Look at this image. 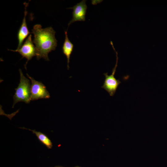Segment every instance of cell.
Masks as SVG:
<instances>
[{
    "instance_id": "cell-1",
    "label": "cell",
    "mask_w": 167,
    "mask_h": 167,
    "mask_svg": "<svg viewBox=\"0 0 167 167\" xmlns=\"http://www.w3.org/2000/svg\"><path fill=\"white\" fill-rule=\"evenodd\" d=\"M32 31L34 35L33 42L36 49L37 59L43 58L49 61V53L54 50L57 45L55 31L51 27L42 28L39 24L34 25Z\"/></svg>"
},
{
    "instance_id": "cell-2",
    "label": "cell",
    "mask_w": 167,
    "mask_h": 167,
    "mask_svg": "<svg viewBox=\"0 0 167 167\" xmlns=\"http://www.w3.org/2000/svg\"><path fill=\"white\" fill-rule=\"evenodd\" d=\"M19 71L20 75V82L18 87L15 89V91L13 96L12 108L18 102L22 101L28 104L31 101L30 80L24 75L20 69Z\"/></svg>"
},
{
    "instance_id": "cell-3",
    "label": "cell",
    "mask_w": 167,
    "mask_h": 167,
    "mask_svg": "<svg viewBox=\"0 0 167 167\" xmlns=\"http://www.w3.org/2000/svg\"><path fill=\"white\" fill-rule=\"evenodd\" d=\"M112 47L116 54L117 58L116 64L113 69L111 75H108L107 73L104 74L105 77V79L104 84L101 87L102 88L105 90L111 96H114L119 85L121 83L119 79H117L114 77L117 66L118 58L117 52L115 51L113 46H112Z\"/></svg>"
},
{
    "instance_id": "cell-4",
    "label": "cell",
    "mask_w": 167,
    "mask_h": 167,
    "mask_svg": "<svg viewBox=\"0 0 167 167\" xmlns=\"http://www.w3.org/2000/svg\"><path fill=\"white\" fill-rule=\"evenodd\" d=\"M26 75L30 79L31 85V101H35L41 99H49L50 94L45 86L41 82L36 80L28 74Z\"/></svg>"
},
{
    "instance_id": "cell-5",
    "label": "cell",
    "mask_w": 167,
    "mask_h": 167,
    "mask_svg": "<svg viewBox=\"0 0 167 167\" xmlns=\"http://www.w3.org/2000/svg\"><path fill=\"white\" fill-rule=\"evenodd\" d=\"M32 37V35L30 34L19 49L15 50L8 49V50L19 53L22 56V58H24L27 59V61L24 65L25 69H26V65L28 62L31 60L33 57L36 56V49L33 44Z\"/></svg>"
},
{
    "instance_id": "cell-6",
    "label": "cell",
    "mask_w": 167,
    "mask_h": 167,
    "mask_svg": "<svg viewBox=\"0 0 167 167\" xmlns=\"http://www.w3.org/2000/svg\"><path fill=\"white\" fill-rule=\"evenodd\" d=\"M86 0H83L69 9L73 10L72 18L68 24L69 27L72 23L77 21H85L87 6Z\"/></svg>"
},
{
    "instance_id": "cell-7",
    "label": "cell",
    "mask_w": 167,
    "mask_h": 167,
    "mask_svg": "<svg viewBox=\"0 0 167 167\" xmlns=\"http://www.w3.org/2000/svg\"><path fill=\"white\" fill-rule=\"evenodd\" d=\"M25 6L24 16L21 25L17 33V38L18 44L16 49H19L23 45V42L28 35L31 33L29 32L26 23V17L27 14V8L28 3L26 2L24 3Z\"/></svg>"
},
{
    "instance_id": "cell-8",
    "label": "cell",
    "mask_w": 167,
    "mask_h": 167,
    "mask_svg": "<svg viewBox=\"0 0 167 167\" xmlns=\"http://www.w3.org/2000/svg\"><path fill=\"white\" fill-rule=\"evenodd\" d=\"M65 39L62 47V50L63 54L67 58V68L69 69L70 56L73 50L74 45L69 40L66 31H65Z\"/></svg>"
},
{
    "instance_id": "cell-9",
    "label": "cell",
    "mask_w": 167,
    "mask_h": 167,
    "mask_svg": "<svg viewBox=\"0 0 167 167\" xmlns=\"http://www.w3.org/2000/svg\"><path fill=\"white\" fill-rule=\"evenodd\" d=\"M20 128L32 131L33 133L36 135L39 140L48 149H51L52 148L53 144L51 141L45 134L41 132L36 131L35 130H31L24 127H20Z\"/></svg>"
},
{
    "instance_id": "cell-10",
    "label": "cell",
    "mask_w": 167,
    "mask_h": 167,
    "mask_svg": "<svg viewBox=\"0 0 167 167\" xmlns=\"http://www.w3.org/2000/svg\"><path fill=\"white\" fill-rule=\"evenodd\" d=\"M56 167H63L58 166H56Z\"/></svg>"
},
{
    "instance_id": "cell-11",
    "label": "cell",
    "mask_w": 167,
    "mask_h": 167,
    "mask_svg": "<svg viewBox=\"0 0 167 167\" xmlns=\"http://www.w3.org/2000/svg\"><path fill=\"white\" fill-rule=\"evenodd\" d=\"M81 167L77 166H76V167Z\"/></svg>"
}]
</instances>
